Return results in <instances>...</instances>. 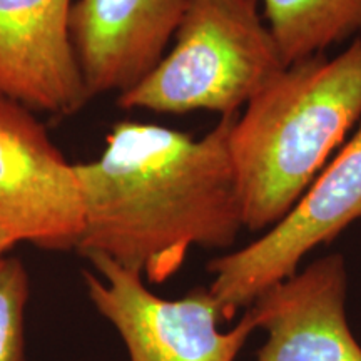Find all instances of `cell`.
<instances>
[{
  "label": "cell",
  "instance_id": "cell-1",
  "mask_svg": "<svg viewBox=\"0 0 361 361\" xmlns=\"http://www.w3.org/2000/svg\"><path fill=\"white\" fill-rule=\"evenodd\" d=\"M223 116L201 139L157 124H116L97 159L74 164L84 204L75 251L161 284L192 247L228 250L243 226Z\"/></svg>",
  "mask_w": 361,
  "mask_h": 361
},
{
  "label": "cell",
  "instance_id": "cell-2",
  "mask_svg": "<svg viewBox=\"0 0 361 361\" xmlns=\"http://www.w3.org/2000/svg\"><path fill=\"white\" fill-rule=\"evenodd\" d=\"M361 119V37L335 59L288 66L246 104L229 134L243 226L273 228Z\"/></svg>",
  "mask_w": 361,
  "mask_h": 361
},
{
  "label": "cell",
  "instance_id": "cell-3",
  "mask_svg": "<svg viewBox=\"0 0 361 361\" xmlns=\"http://www.w3.org/2000/svg\"><path fill=\"white\" fill-rule=\"evenodd\" d=\"M173 49L117 96L123 109L238 114L286 69L258 0H186Z\"/></svg>",
  "mask_w": 361,
  "mask_h": 361
},
{
  "label": "cell",
  "instance_id": "cell-4",
  "mask_svg": "<svg viewBox=\"0 0 361 361\" xmlns=\"http://www.w3.org/2000/svg\"><path fill=\"white\" fill-rule=\"evenodd\" d=\"M94 271H84L90 303L107 319L128 350L129 361H236L258 329L245 310L231 329L207 286L192 288L178 300H166L146 286L133 269L102 255L85 258Z\"/></svg>",
  "mask_w": 361,
  "mask_h": 361
},
{
  "label": "cell",
  "instance_id": "cell-5",
  "mask_svg": "<svg viewBox=\"0 0 361 361\" xmlns=\"http://www.w3.org/2000/svg\"><path fill=\"white\" fill-rule=\"evenodd\" d=\"M361 219V126L284 218L264 236L211 259L209 288L224 323L298 271L314 247Z\"/></svg>",
  "mask_w": 361,
  "mask_h": 361
},
{
  "label": "cell",
  "instance_id": "cell-6",
  "mask_svg": "<svg viewBox=\"0 0 361 361\" xmlns=\"http://www.w3.org/2000/svg\"><path fill=\"white\" fill-rule=\"evenodd\" d=\"M0 226L47 251L78 247L84 204L74 164L22 104L0 96Z\"/></svg>",
  "mask_w": 361,
  "mask_h": 361
},
{
  "label": "cell",
  "instance_id": "cell-7",
  "mask_svg": "<svg viewBox=\"0 0 361 361\" xmlns=\"http://www.w3.org/2000/svg\"><path fill=\"white\" fill-rule=\"evenodd\" d=\"M346 296L348 273L338 252L261 293L246 308L266 331L256 361H361Z\"/></svg>",
  "mask_w": 361,
  "mask_h": 361
},
{
  "label": "cell",
  "instance_id": "cell-8",
  "mask_svg": "<svg viewBox=\"0 0 361 361\" xmlns=\"http://www.w3.org/2000/svg\"><path fill=\"white\" fill-rule=\"evenodd\" d=\"M74 0H0V96L71 116L89 101L71 39Z\"/></svg>",
  "mask_w": 361,
  "mask_h": 361
},
{
  "label": "cell",
  "instance_id": "cell-9",
  "mask_svg": "<svg viewBox=\"0 0 361 361\" xmlns=\"http://www.w3.org/2000/svg\"><path fill=\"white\" fill-rule=\"evenodd\" d=\"M186 0H74L71 39L89 97L134 87L164 57Z\"/></svg>",
  "mask_w": 361,
  "mask_h": 361
},
{
  "label": "cell",
  "instance_id": "cell-10",
  "mask_svg": "<svg viewBox=\"0 0 361 361\" xmlns=\"http://www.w3.org/2000/svg\"><path fill=\"white\" fill-rule=\"evenodd\" d=\"M284 64L323 54L361 32V0H258Z\"/></svg>",
  "mask_w": 361,
  "mask_h": 361
},
{
  "label": "cell",
  "instance_id": "cell-11",
  "mask_svg": "<svg viewBox=\"0 0 361 361\" xmlns=\"http://www.w3.org/2000/svg\"><path fill=\"white\" fill-rule=\"evenodd\" d=\"M29 274L19 258H0V361H25Z\"/></svg>",
  "mask_w": 361,
  "mask_h": 361
},
{
  "label": "cell",
  "instance_id": "cell-12",
  "mask_svg": "<svg viewBox=\"0 0 361 361\" xmlns=\"http://www.w3.org/2000/svg\"><path fill=\"white\" fill-rule=\"evenodd\" d=\"M17 239L11 231H7L4 226H0V258L7 256V252L17 245Z\"/></svg>",
  "mask_w": 361,
  "mask_h": 361
}]
</instances>
